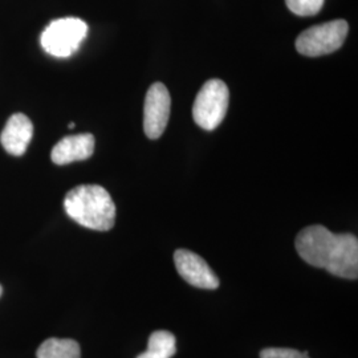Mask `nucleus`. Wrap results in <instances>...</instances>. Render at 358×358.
Returning <instances> with one entry per match:
<instances>
[{
  "label": "nucleus",
  "mask_w": 358,
  "mask_h": 358,
  "mask_svg": "<svg viewBox=\"0 0 358 358\" xmlns=\"http://www.w3.org/2000/svg\"><path fill=\"white\" fill-rule=\"evenodd\" d=\"M296 250L308 264L327 269L338 278H358V241L352 234H333L324 226H309L299 232Z\"/></svg>",
  "instance_id": "nucleus-1"
},
{
  "label": "nucleus",
  "mask_w": 358,
  "mask_h": 358,
  "mask_svg": "<svg viewBox=\"0 0 358 358\" xmlns=\"http://www.w3.org/2000/svg\"><path fill=\"white\" fill-rule=\"evenodd\" d=\"M64 208L68 217L85 229L109 231L115 226V202L103 186H76L65 195Z\"/></svg>",
  "instance_id": "nucleus-2"
},
{
  "label": "nucleus",
  "mask_w": 358,
  "mask_h": 358,
  "mask_svg": "<svg viewBox=\"0 0 358 358\" xmlns=\"http://www.w3.org/2000/svg\"><path fill=\"white\" fill-rule=\"evenodd\" d=\"M88 24L78 17H63L53 20L40 36L43 50L53 57L65 59L76 53L87 38Z\"/></svg>",
  "instance_id": "nucleus-3"
},
{
  "label": "nucleus",
  "mask_w": 358,
  "mask_h": 358,
  "mask_svg": "<svg viewBox=\"0 0 358 358\" xmlns=\"http://www.w3.org/2000/svg\"><path fill=\"white\" fill-rule=\"evenodd\" d=\"M229 100V87L219 78L208 80L192 105V118L196 125L207 131L217 129L226 117Z\"/></svg>",
  "instance_id": "nucleus-4"
},
{
  "label": "nucleus",
  "mask_w": 358,
  "mask_h": 358,
  "mask_svg": "<svg viewBox=\"0 0 358 358\" xmlns=\"http://www.w3.org/2000/svg\"><path fill=\"white\" fill-rule=\"evenodd\" d=\"M349 32L345 20L310 27L296 38V50L307 57H319L340 50Z\"/></svg>",
  "instance_id": "nucleus-5"
},
{
  "label": "nucleus",
  "mask_w": 358,
  "mask_h": 358,
  "mask_svg": "<svg viewBox=\"0 0 358 358\" xmlns=\"http://www.w3.org/2000/svg\"><path fill=\"white\" fill-rule=\"evenodd\" d=\"M170 108L169 90L162 83H155L148 90L143 106V130L150 140H157L164 134L170 118Z\"/></svg>",
  "instance_id": "nucleus-6"
},
{
  "label": "nucleus",
  "mask_w": 358,
  "mask_h": 358,
  "mask_svg": "<svg viewBox=\"0 0 358 358\" xmlns=\"http://www.w3.org/2000/svg\"><path fill=\"white\" fill-rule=\"evenodd\" d=\"M174 263L180 278L192 287L202 289H217L219 279L203 257L189 250H177Z\"/></svg>",
  "instance_id": "nucleus-7"
},
{
  "label": "nucleus",
  "mask_w": 358,
  "mask_h": 358,
  "mask_svg": "<svg viewBox=\"0 0 358 358\" xmlns=\"http://www.w3.org/2000/svg\"><path fill=\"white\" fill-rule=\"evenodd\" d=\"M34 137V125L23 113L11 115L1 131L0 142L4 150L15 157L26 153L27 148Z\"/></svg>",
  "instance_id": "nucleus-8"
},
{
  "label": "nucleus",
  "mask_w": 358,
  "mask_h": 358,
  "mask_svg": "<svg viewBox=\"0 0 358 358\" xmlns=\"http://www.w3.org/2000/svg\"><path fill=\"white\" fill-rule=\"evenodd\" d=\"M94 137L90 133L64 137L52 149V162L56 165H68L88 159L94 152Z\"/></svg>",
  "instance_id": "nucleus-9"
},
{
  "label": "nucleus",
  "mask_w": 358,
  "mask_h": 358,
  "mask_svg": "<svg viewBox=\"0 0 358 358\" xmlns=\"http://www.w3.org/2000/svg\"><path fill=\"white\" fill-rule=\"evenodd\" d=\"M38 358H81L80 345L71 338H48L36 352Z\"/></svg>",
  "instance_id": "nucleus-10"
},
{
  "label": "nucleus",
  "mask_w": 358,
  "mask_h": 358,
  "mask_svg": "<svg viewBox=\"0 0 358 358\" xmlns=\"http://www.w3.org/2000/svg\"><path fill=\"white\" fill-rule=\"evenodd\" d=\"M176 352V336L167 331H155L149 337L146 352L137 358H171Z\"/></svg>",
  "instance_id": "nucleus-11"
},
{
  "label": "nucleus",
  "mask_w": 358,
  "mask_h": 358,
  "mask_svg": "<svg viewBox=\"0 0 358 358\" xmlns=\"http://www.w3.org/2000/svg\"><path fill=\"white\" fill-rule=\"evenodd\" d=\"M285 4L297 16H313L320 13L324 0H285Z\"/></svg>",
  "instance_id": "nucleus-12"
},
{
  "label": "nucleus",
  "mask_w": 358,
  "mask_h": 358,
  "mask_svg": "<svg viewBox=\"0 0 358 358\" xmlns=\"http://www.w3.org/2000/svg\"><path fill=\"white\" fill-rule=\"evenodd\" d=\"M260 358H309L307 352L291 348H266L260 352Z\"/></svg>",
  "instance_id": "nucleus-13"
},
{
  "label": "nucleus",
  "mask_w": 358,
  "mask_h": 358,
  "mask_svg": "<svg viewBox=\"0 0 358 358\" xmlns=\"http://www.w3.org/2000/svg\"><path fill=\"white\" fill-rule=\"evenodd\" d=\"M68 128H69V129L75 128V124H73V122H71V124H69V125H68Z\"/></svg>",
  "instance_id": "nucleus-14"
},
{
  "label": "nucleus",
  "mask_w": 358,
  "mask_h": 358,
  "mask_svg": "<svg viewBox=\"0 0 358 358\" xmlns=\"http://www.w3.org/2000/svg\"><path fill=\"white\" fill-rule=\"evenodd\" d=\"M1 292H3V288H1V285H0V296H1Z\"/></svg>",
  "instance_id": "nucleus-15"
}]
</instances>
